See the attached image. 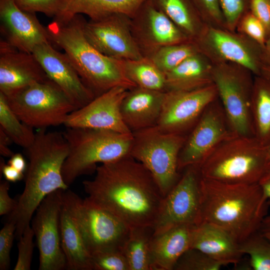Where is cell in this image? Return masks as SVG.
Masks as SVG:
<instances>
[{"label": "cell", "instance_id": "cell-21", "mask_svg": "<svg viewBox=\"0 0 270 270\" xmlns=\"http://www.w3.org/2000/svg\"><path fill=\"white\" fill-rule=\"evenodd\" d=\"M50 80L32 53L20 51L0 40V92L9 96L30 84Z\"/></svg>", "mask_w": 270, "mask_h": 270}, {"label": "cell", "instance_id": "cell-45", "mask_svg": "<svg viewBox=\"0 0 270 270\" xmlns=\"http://www.w3.org/2000/svg\"><path fill=\"white\" fill-rule=\"evenodd\" d=\"M0 175L4 176L5 179L10 182H16L24 178V173L18 171L10 165L6 164L4 160L0 158Z\"/></svg>", "mask_w": 270, "mask_h": 270}, {"label": "cell", "instance_id": "cell-50", "mask_svg": "<svg viewBox=\"0 0 270 270\" xmlns=\"http://www.w3.org/2000/svg\"><path fill=\"white\" fill-rule=\"evenodd\" d=\"M266 65H270V36L268 38L265 45Z\"/></svg>", "mask_w": 270, "mask_h": 270}, {"label": "cell", "instance_id": "cell-13", "mask_svg": "<svg viewBox=\"0 0 270 270\" xmlns=\"http://www.w3.org/2000/svg\"><path fill=\"white\" fill-rule=\"evenodd\" d=\"M64 190H57L46 196L32 219V228L39 252V270L67 269L60 239V216Z\"/></svg>", "mask_w": 270, "mask_h": 270}, {"label": "cell", "instance_id": "cell-16", "mask_svg": "<svg viewBox=\"0 0 270 270\" xmlns=\"http://www.w3.org/2000/svg\"><path fill=\"white\" fill-rule=\"evenodd\" d=\"M218 98L214 84L193 90L166 92L156 126L164 132L186 135L206 108Z\"/></svg>", "mask_w": 270, "mask_h": 270}, {"label": "cell", "instance_id": "cell-14", "mask_svg": "<svg viewBox=\"0 0 270 270\" xmlns=\"http://www.w3.org/2000/svg\"><path fill=\"white\" fill-rule=\"evenodd\" d=\"M233 134L218 98L206 108L187 136L178 156L179 170L192 166L199 167L222 142Z\"/></svg>", "mask_w": 270, "mask_h": 270}, {"label": "cell", "instance_id": "cell-27", "mask_svg": "<svg viewBox=\"0 0 270 270\" xmlns=\"http://www.w3.org/2000/svg\"><path fill=\"white\" fill-rule=\"evenodd\" d=\"M144 0H64V10L58 19L68 18L84 14L95 20L112 13L132 17Z\"/></svg>", "mask_w": 270, "mask_h": 270}, {"label": "cell", "instance_id": "cell-17", "mask_svg": "<svg viewBox=\"0 0 270 270\" xmlns=\"http://www.w3.org/2000/svg\"><path fill=\"white\" fill-rule=\"evenodd\" d=\"M130 28L146 58L163 46L191 40L150 0H144L130 18Z\"/></svg>", "mask_w": 270, "mask_h": 270}, {"label": "cell", "instance_id": "cell-49", "mask_svg": "<svg viewBox=\"0 0 270 270\" xmlns=\"http://www.w3.org/2000/svg\"><path fill=\"white\" fill-rule=\"evenodd\" d=\"M258 231L270 241V214L264 217Z\"/></svg>", "mask_w": 270, "mask_h": 270}, {"label": "cell", "instance_id": "cell-25", "mask_svg": "<svg viewBox=\"0 0 270 270\" xmlns=\"http://www.w3.org/2000/svg\"><path fill=\"white\" fill-rule=\"evenodd\" d=\"M212 64L200 52L166 74V92L190 91L213 84Z\"/></svg>", "mask_w": 270, "mask_h": 270}, {"label": "cell", "instance_id": "cell-7", "mask_svg": "<svg viewBox=\"0 0 270 270\" xmlns=\"http://www.w3.org/2000/svg\"><path fill=\"white\" fill-rule=\"evenodd\" d=\"M132 133L130 156L150 171L165 196L180 178L178 159L187 136L164 132L156 125Z\"/></svg>", "mask_w": 270, "mask_h": 270}, {"label": "cell", "instance_id": "cell-31", "mask_svg": "<svg viewBox=\"0 0 270 270\" xmlns=\"http://www.w3.org/2000/svg\"><path fill=\"white\" fill-rule=\"evenodd\" d=\"M122 60L126 76L136 86L166 92V74L149 58Z\"/></svg>", "mask_w": 270, "mask_h": 270}, {"label": "cell", "instance_id": "cell-12", "mask_svg": "<svg viewBox=\"0 0 270 270\" xmlns=\"http://www.w3.org/2000/svg\"><path fill=\"white\" fill-rule=\"evenodd\" d=\"M184 170L176 184L164 197L154 226V234L178 225L200 224L201 176L199 167L192 166Z\"/></svg>", "mask_w": 270, "mask_h": 270}, {"label": "cell", "instance_id": "cell-37", "mask_svg": "<svg viewBox=\"0 0 270 270\" xmlns=\"http://www.w3.org/2000/svg\"><path fill=\"white\" fill-rule=\"evenodd\" d=\"M190 0L206 26L227 30L219 0Z\"/></svg>", "mask_w": 270, "mask_h": 270}, {"label": "cell", "instance_id": "cell-20", "mask_svg": "<svg viewBox=\"0 0 270 270\" xmlns=\"http://www.w3.org/2000/svg\"><path fill=\"white\" fill-rule=\"evenodd\" d=\"M0 20L4 40L18 50L32 53L36 46L52 43L46 28L35 14L20 10L14 0H0Z\"/></svg>", "mask_w": 270, "mask_h": 270}, {"label": "cell", "instance_id": "cell-19", "mask_svg": "<svg viewBox=\"0 0 270 270\" xmlns=\"http://www.w3.org/2000/svg\"><path fill=\"white\" fill-rule=\"evenodd\" d=\"M32 54L49 78L62 90L76 109L86 106L96 97L83 82L66 54L55 50L52 43L36 46Z\"/></svg>", "mask_w": 270, "mask_h": 270}, {"label": "cell", "instance_id": "cell-3", "mask_svg": "<svg viewBox=\"0 0 270 270\" xmlns=\"http://www.w3.org/2000/svg\"><path fill=\"white\" fill-rule=\"evenodd\" d=\"M26 149L29 162L24 189L8 220L16 224L18 240L30 225L33 214L43 199L54 190H66L68 187L62 176V166L69 152L62 132L40 129L36 133L32 144Z\"/></svg>", "mask_w": 270, "mask_h": 270}, {"label": "cell", "instance_id": "cell-9", "mask_svg": "<svg viewBox=\"0 0 270 270\" xmlns=\"http://www.w3.org/2000/svg\"><path fill=\"white\" fill-rule=\"evenodd\" d=\"M212 74L232 132L254 136L251 104L254 75L246 67L230 62L212 64Z\"/></svg>", "mask_w": 270, "mask_h": 270}, {"label": "cell", "instance_id": "cell-24", "mask_svg": "<svg viewBox=\"0 0 270 270\" xmlns=\"http://www.w3.org/2000/svg\"><path fill=\"white\" fill-rule=\"evenodd\" d=\"M190 248L202 251L224 266L238 264L244 255L240 243L230 234L206 222L197 225Z\"/></svg>", "mask_w": 270, "mask_h": 270}, {"label": "cell", "instance_id": "cell-47", "mask_svg": "<svg viewBox=\"0 0 270 270\" xmlns=\"http://www.w3.org/2000/svg\"><path fill=\"white\" fill-rule=\"evenodd\" d=\"M8 164L22 173L26 171L28 166L24 156L20 153L14 154L10 157Z\"/></svg>", "mask_w": 270, "mask_h": 270}, {"label": "cell", "instance_id": "cell-22", "mask_svg": "<svg viewBox=\"0 0 270 270\" xmlns=\"http://www.w3.org/2000/svg\"><path fill=\"white\" fill-rule=\"evenodd\" d=\"M165 92L138 86L128 90L122 102L120 112L132 132L156 125Z\"/></svg>", "mask_w": 270, "mask_h": 270}, {"label": "cell", "instance_id": "cell-43", "mask_svg": "<svg viewBox=\"0 0 270 270\" xmlns=\"http://www.w3.org/2000/svg\"><path fill=\"white\" fill-rule=\"evenodd\" d=\"M250 11L264 26L268 39L270 36V0H250Z\"/></svg>", "mask_w": 270, "mask_h": 270}, {"label": "cell", "instance_id": "cell-48", "mask_svg": "<svg viewBox=\"0 0 270 270\" xmlns=\"http://www.w3.org/2000/svg\"><path fill=\"white\" fill-rule=\"evenodd\" d=\"M265 198H270V168L258 182Z\"/></svg>", "mask_w": 270, "mask_h": 270}, {"label": "cell", "instance_id": "cell-52", "mask_svg": "<svg viewBox=\"0 0 270 270\" xmlns=\"http://www.w3.org/2000/svg\"><path fill=\"white\" fill-rule=\"evenodd\" d=\"M266 147H267V149H268V152L269 158H270V144L268 146Z\"/></svg>", "mask_w": 270, "mask_h": 270}, {"label": "cell", "instance_id": "cell-26", "mask_svg": "<svg viewBox=\"0 0 270 270\" xmlns=\"http://www.w3.org/2000/svg\"><path fill=\"white\" fill-rule=\"evenodd\" d=\"M62 247L67 270H92L91 255L66 204L62 203L60 216Z\"/></svg>", "mask_w": 270, "mask_h": 270}, {"label": "cell", "instance_id": "cell-46", "mask_svg": "<svg viewBox=\"0 0 270 270\" xmlns=\"http://www.w3.org/2000/svg\"><path fill=\"white\" fill-rule=\"evenodd\" d=\"M12 142L9 136L0 128V153L2 156L11 157L14 154L8 147Z\"/></svg>", "mask_w": 270, "mask_h": 270}, {"label": "cell", "instance_id": "cell-35", "mask_svg": "<svg viewBox=\"0 0 270 270\" xmlns=\"http://www.w3.org/2000/svg\"><path fill=\"white\" fill-rule=\"evenodd\" d=\"M223 266L202 251L190 248L180 256L174 270H218Z\"/></svg>", "mask_w": 270, "mask_h": 270}, {"label": "cell", "instance_id": "cell-32", "mask_svg": "<svg viewBox=\"0 0 270 270\" xmlns=\"http://www.w3.org/2000/svg\"><path fill=\"white\" fill-rule=\"evenodd\" d=\"M0 128L16 144L25 148L33 142L36 134L32 127L22 122L8 106L0 92Z\"/></svg>", "mask_w": 270, "mask_h": 270}, {"label": "cell", "instance_id": "cell-34", "mask_svg": "<svg viewBox=\"0 0 270 270\" xmlns=\"http://www.w3.org/2000/svg\"><path fill=\"white\" fill-rule=\"evenodd\" d=\"M240 248L249 256L252 269L270 270V241L258 231L240 243Z\"/></svg>", "mask_w": 270, "mask_h": 270}, {"label": "cell", "instance_id": "cell-36", "mask_svg": "<svg viewBox=\"0 0 270 270\" xmlns=\"http://www.w3.org/2000/svg\"><path fill=\"white\" fill-rule=\"evenodd\" d=\"M92 270H130L127 260L122 250L112 249L91 254Z\"/></svg>", "mask_w": 270, "mask_h": 270}, {"label": "cell", "instance_id": "cell-39", "mask_svg": "<svg viewBox=\"0 0 270 270\" xmlns=\"http://www.w3.org/2000/svg\"><path fill=\"white\" fill-rule=\"evenodd\" d=\"M227 30L235 32L242 17L250 11V0H219Z\"/></svg>", "mask_w": 270, "mask_h": 270}, {"label": "cell", "instance_id": "cell-28", "mask_svg": "<svg viewBox=\"0 0 270 270\" xmlns=\"http://www.w3.org/2000/svg\"><path fill=\"white\" fill-rule=\"evenodd\" d=\"M191 40L202 32L206 24L190 0H150Z\"/></svg>", "mask_w": 270, "mask_h": 270}, {"label": "cell", "instance_id": "cell-8", "mask_svg": "<svg viewBox=\"0 0 270 270\" xmlns=\"http://www.w3.org/2000/svg\"><path fill=\"white\" fill-rule=\"evenodd\" d=\"M67 206L90 255L108 250H122L130 228L127 224L87 198L82 199L70 190H64Z\"/></svg>", "mask_w": 270, "mask_h": 270}, {"label": "cell", "instance_id": "cell-44", "mask_svg": "<svg viewBox=\"0 0 270 270\" xmlns=\"http://www.w3.org/2000/svg\"><path fill=\"white\" fill-rule=\"evenodd\" d=\"M9 182L0 180V215H9L16 208L18 200L10 197L8 194Z\"/></svg>", "mask_w": 270, "mask_h": 270}, {"label": "cell", "instance_id": "cell-51", "mask_svg": "<svg viewBox=\"0 0 270 270\" xmlns=\"http://www.w3.org/2000/svg\"><path fill=\"white\" fill-rule=\"evenodd\" d=\"M261 75L270 79V65H265L262 68Z\"/></svg>", "mask_w": 270, "mask_h": 270}, {"label": "cell", "instance_id": "cell-6", "mask_svg": "<svg viewBox=\"0 0 270 270\" xmlns=\"http://www.w3.org/2000/svg\"><path fill=\"white\" fill-rule=\"evenodd\" d=\"M62 133L69 146L62 168V176L68 186L78 176L95 172L98 163L130 156L132 133L80 128H66Z\"/></svg>", "mask_w": 270, "mask_h": 270}, {"label": "cell", "instance_id": "cell-41", "mask_svg": "<svg viewBox=\"0 0 270 270\" xmlns=\"http://www.w3.org/2000/svg\"><path fill=\"white\" fill-rule=\"evenodd\" d=\"M34 231L28 225L18 239V256L14 270H30L34 244Z\"/></svg>", "mask_w": 270, "mask_h": 270}, {"label": "cell", "instance_id": "cell-42", "mask_svg": "<svg viewBox=\"0 0 270 270\" xmlns=\"http://www.w3.org/2000/svg\"><path fill=\"white\" fill-rule=\"evenodd\" d=\"M16 224L8 220L0 231V270H7L10 263V251L16 236Z\"/></svg>", "mask_w": 270, "mask_h": 270}, {"label": "cell", "instance_id": "cell-23", "mask_svg": "<svg viewBox=\"0 0 270 270\" xmlns=\"http://www.w3.org/2000/svg\"><path fill=\"white\" fill-rule=\"evenodd\" d=\"M196 226L181 224L154 234L151 243L154 270H174L180 256L191 248Z\"/></svg>", "mask_w": 270, "mask_h": 270}, {"label": "cell", "instance_id": "cell-10", "mask_svg": "<svg viewBox=\"0 0 270 270\" xmlns=\"http://www.w3.org/2000/svg\"><path fill=\"white\" fill-rule=\"evenodd\" d=\"M5 96L18 118L32 128L64 124L67 116L76 110L51 80L34 83Z\"/></svg>", "mask_w": 270, "mask_h": 270}, {"label": "cell", "instance_id": "cell-30", "mask_svg": "<svg viewBox=\"0 0 270 270\" xmlns=\"http://www.w3.org/2000/svg\"><path fill=\"white\" fill-rule=\"evenodd\" d=\"M154 232L152 226L130 227L122 248L130 270H154L151 243Z\"/></svg>", "mask_w": 270, "mask_h": 270}, {"label": "cell", "instance_id": "cell-40", "mask_svg": "<svg viewBox=\"0 0 270 270\" xmlns=\"http://www.w3.org/2000/svg\"><path fill=\"white\" fill-rule=\"evenodd\" d=\"M236 32L243 34L265 48L266 32L262 22L250 11L238 22Z\"/></svg>", "mask_w": 270, "mask_h": 270}, {"label": "cell", "instance_id": "cell-1", "mask_svg": "<svg viewBox=\"0 0 270 270\" xmlns=\"http://www.w3.org/2000/svg\"><path fill=\"white\" fill-rule=\"evenodd\" d=\"M82 182L90 200L130 227L152 226L164 196L150 171L130 156L102 164Z\"/></svg>", "mask_w": 270, "mask_h": 270}, {"label": "cell", "instance_id": "cell-38", "mask_svg": "<svg viewBox=\"0 0 270 270\" xmlns=\"http://www.w3.org/2000/svg\"><path fill=\"white\" fill-rule=\"evenodd\" d=\"M20 10L36 14L42 12L54 18H60L64 10V0H14Z\"/></svg>", "mask_w": 270, "mask_h": 270}, {"label": "cell", "instance_id": "cell-11", "mask_svg": "<svg viewBox=\"0 0 270 270\" xmlns=\"http://www.w3.org/2000/svg\"><path fill=\"white\" fill-rule=\"evenodd\" d=\"M193 41L212 64L236 63L248 68L254 76H260L266 65L265 48L236 31L206 25Z\"/></svg>", "mask_w": 270, "mask_h": 270}, {"label": "cell", "instance_id": "cell-5", "mask_svg": "<svg viewBox=\"0 0 270 270\" xmlns=\"http://www.w3.org/2000/svg\"><path fill=\"white\" fill-rule=\"evenodd\" d=\"M270 168L267 147L254 136L233 134L199 166L200 176L231 183L258 184Z\"/></svg>", "mask_w": 270, "mask_h": 270}, {"label": "cell", "instance_id": "cell-2", "mask_svg": "<svg viewBox=\"0 0 270 270\" xmlns=\"http://www.w3.org/2000/svg\"><path fill=\"white\" fill-rule=\"evenodd\" d=\"M200 221L212 224L240 243L258 230L268 200L258 184H231L200 178Z\"/></svg>", "mask_w": 270, "mask_h": 270}, {"label": "cell", "instance_id": "cell-15", "mask_svg": "<svg viewBox=\"0 0 270 270\" xmlns=\"http://www.w3.org/2000/svg\"><path fill=\"white\" fill-rule=\"evenodd\" d=\"M83 30L88 42L102 54L120 60L144 58L132 36L130 17L112 13L85 20Z\"/></svg>", "mask_w": 270, "mask_h": 270}, {"label": "cell", "instance_id": "cell-4", "mask_svg": "<svg viewBox=\"0 0 270 270\" xmlns=\"http://www.w3.org/2000/svg\"><path fill=\"white\" fill-rule=\"evenodd\" d=\"M85 20L81 14L54 19L46 27L52 43L64 50L96 97L118 86L136 87L126 76L122 60L102 54L88 42L83 30Z\"/></svg>", "mask_w": 270, "mask_h": 270}, {"label": "cell", "instance_id": "cell-18", "mask_svg": "<svg viewBox=\"0 0 270 270\" xmlns=\"http://www.w3.org/2000/svg\"><path fill=\"white\" fill-rule=\"evenodd\" d=\"M128 90L118 86L96 96L86 106L71 112L64 124L66 128L132 133L124 124L120 112L122 102Z\"/></svg>", "mask_w": 270, "mask_h": 270}, {"label": "cell", "instance_id": "cell-29", "mask_svg": "<svg viewBox=\"0 0 270 270\" xmlns=\"http://www.w3.org/2000/svg\"><path fill=\"white\" fill-rule=\"evenodd\" d=\"M254 136L263 145L270 144V79L254 76L251 104Z\"/></svg>", "mask_w": 270, "mask_h": 270}, {"label": "cell", "instance_id": "cell-33", "mask_svg": "<svg viewBox=\"0 0 270 270\" xmlns=\"http://www.w3.org/2000/svg\"><path fill=\"white\" fill-rule=\"evenodd\" d=\"M199 52L195 42L189 40L163 46L148 58L166 74L186 58Z\"/></svg>", "mask_w": 270, "mask_h": 270}]
</instances>
